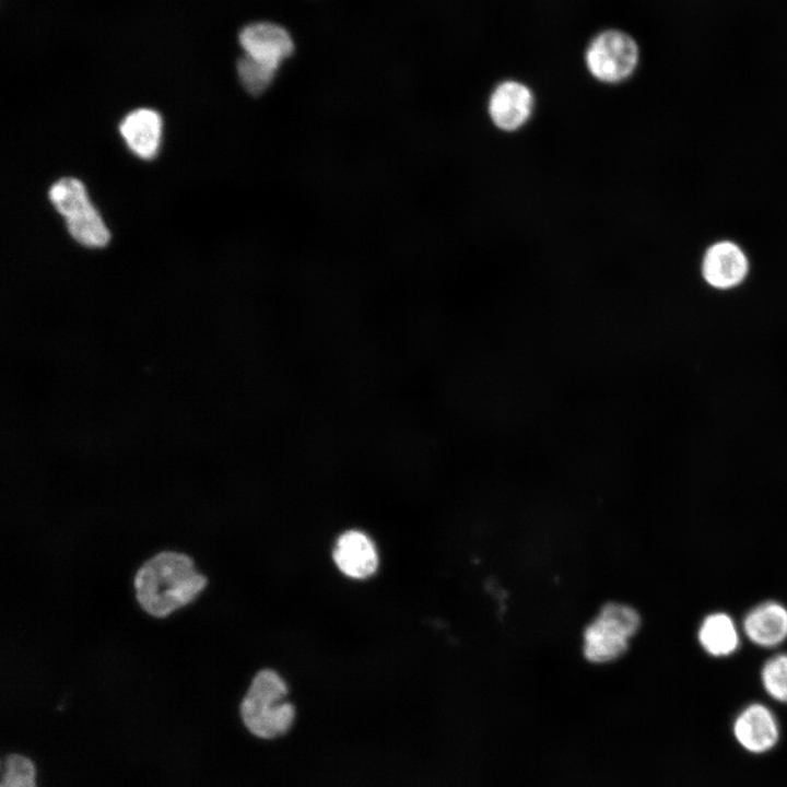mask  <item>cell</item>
<instances>
[{"label":"cell","instance_id":"obj_6","mask_svg":"<svg viewBox=\"0 0 787 787\" xmlns=\"http://www.w3.org/2000/svg\"><path fill=\"white\" fill-rule=\"evenodd\" d=\"M239 44L247 57L274 71L294 50L289 32L269 22L245 26L239 33Z\"/></svg>","mask_w":787,"mask_h":787},{"label":"cell","instance_id":"obj_10","mask_svg":"<svg viewBox=\"0 0 787 787\" xmlns=\"http://www.w3.org/2000/svg\"><path fill=\"white\" fill-rule=\"evenodd\" d=\"M743 632L760 647L778 646L787 638V608L777 601L755 606L743 619Z\"/></svg>","mask_w":787,"mask_h":787},{"label":"cell","instance_id":"obj_11","mask_svg":"<svg viewBox=\"0 0 787 787\" xmlns=\"http://www.w3.org/2000/svg\"><path fill=\"white\" fill-rule=\"evenodd\" d=\"M119 131L137 156L150 160L156 155L160 146L162 119L153 109L139 108L126 115Z\"/></svg>","mask_w":787,"mask_h":787},{"label":"cell","instance_id":"obj_2","mask_svg":"<svg viewBox=\"0 0 787 787\" xmlns=\"http://www.w3.org/2000/svg\"><path fill=\"white\" fill-rule=\"evenodd\" d=\"M287 686L271 669L252 678L239 705V715L250 733L273 739L286 733L295 718V707L285 701Z\"/></svg>","mask_w":787,"mask_h":787},{"label":"cell","instance_id":"obj_9","mask_svg":"<svg viewBox=\"0 0 787 787\" xmlns=\"http://www.w3.org/2000/svg\"><path fill=\"white\" fill-rule=\"evenodd\" d=\"M333 560L344 575L356 579L369 577L378 567L373 541L357 530L346 531L339 537L333 549Z\"/></svg>","mask_w":787,"mask_h":787},{"label":"cell","instance_id":"obj_8","mask_svg":"<svg viewBox=\"0 0 787 787\" xmlns=\"http://www.w3.org/2000/svg\"><path fill=\"white\" fill-rule=\"evenodd\" d=\"M749 271L744 251L735 243L721 240L706 250L702 260L705 281L716 289H730L740 284Z\"/></svg>","mask_w":787,"mask_h":787},{"label":"cell","instance_id":"obj_15","mask_svg":"<svg viewBox=\"0 0 787 787\" xmlns=\"http://www.w3.org/2000/svg\"><path fill=\"white\" fill-rule=\"evenodd\" d=\"M761 681L773 700L787 704V654L775 655L763 665Z\"/></svg>","mask_w":787,"mask_h":787},{"label":"cell","instance_id":"obj_13","mask_svg":"<svg viewBox=\"0 0 787 787\" xmlns=\"http://www.w3.org/2000/svg\"><path fill=\"white\" fill-rule=\"evenodd\" d=\"M66 225L72 238L86 247H104L110 238L105 223L92 203L67 218Z\"/></svg>","mask_w":787,"mask_h":787},{"label":"cell","instance_id":"obj_3","mask_svg":"<svg viewBox=\"0 0 787 787\" xmlns=\"http://www.w3.org/2000/svg\"><path fill=\"white\" fill-rule=\"evenodd\" d=\"M639 624V615L632 607L615 602L606 604L584 632L585 657L595 663L615 660L626 651Z\"/></svg>","mask_w":787,"mask_h":787},{"label":"cell","instance_id":"obj_17","mask_svg":"<svg viewBox=\"0 0 787 787\" xmlns=\"http://www.w3.org/2000/svg\"><path fill=\"white\" fill-rule=\"evenodd\" d=\"M237 72L243 85L256 94L270 84L277 71L244 55L237 62Z\"/></svg>","mask_w":787,"mask_h":787},{"label":"cell","instance_id":"obj_7","mask_svg":"<svg viewBox=\"0 0 787 787\" xmlns=\"http://www.w3.org/2000/svg\"><path fill=\"white\" fill-rule=\"evenodd\" d=\"M732 733L739 745L753 754L771 751L780 735L776 716L761 703H751L738 713Z\"/></svg>","mask_w":787,"mask_h":787},{"label":"cell","instance_id":"obj_4","mask_svg":"<svg viewBox=\"0 0 787 787\" xmlns=\"http://www.w3.org/2000/svg\"><path fill=\"white\" fill-rule=\"evenodd\" d=\"M639 61V48L636 40L621 30H606L597 34L585 52V62L589 73L598 81L608 84L620 83L629 79Z\"/></svg>","mask_w":787,"mask_h":787},{"label":"cell","instance_id":"obj_14","mask_svg":"<svg viewBox=\"0 0 787 787\" xmlns=\"http://www.w3.org/2000/svg\"><path fill=\"white\" fill-rule=\"evenodd\" d=\"M48 197L55 209L64 219L91 203L83 184L72 177H64L54 183L48 191Z\"/></svg>","mask_w":787,"mask_h":787},{"label":"cell","instance_id":"obj_1","mask_svg":"<svg viewBox=\"0 0 787 787\" xmlns=\"http://www.w3.org/2000/svg\"><path fill=\"white\" fill-rule=\"evenodd\" d=\"M132 585L139 607L152 618L166 619L195 602L209 578L188 553L162 550L138 567Z\"/></svg>","mask_w":787,"mask_h":787},{"label":"cell","instance_id":"obj_16","mask_svg":"<svg viewBox=\"0 0 787 787\" xmlns=\"http://www.w3.org/2000/svg\"><path fill=\"white\" fill-rule=\"evenodd\" d=\"M33 762L21 754H10L3 761L0 787H36Z\"/></svg>","mask_w":787,"mask_h":787},{"label":"cell","instance_id":"obj_5","mask_svg":"<svg viewBox=\"0 0 787 787\" xmlns=\"http://www.w3.org/2000/svg\"><path fill=\"white\" fill-rule=\"evenodd\" d=\"M535 108V96L529 86L517 80H505L492 91L488 113L500 130L512 132L524 127Z\"/></svg>","mask_w":787,"mask_h":787},{"label":"cell","instance_id":"obj_12","mask_svg":"<svg viewBox=\"0 0 787 787\" xmlns=\"http://www.w3.org/2000/svg\"><path fill=\"white\" fill-rule=\"evenodd\" d=\"M701 647L713 657H727L739 647L740 635L732 618L725 612L706 615L697 631Z\"/></svg>","mask_w":787,"mask_h":787}]
</instances>
